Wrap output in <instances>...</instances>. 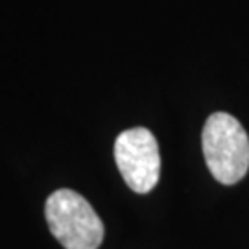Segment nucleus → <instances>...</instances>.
I'll use <instances>...</instances> for the list:
<instances>
[{
  "label": "nucleus",
  "instance_id": "nucleus-1",
  "mask_svg": "<svg viewBox=\"0 0 249 249\" xmlns=\"http://www.w3.org/2000/svg\"><path fill=\"white\" fill-rule=\"evenodd\" d=\"M203 155L213 178L222 185H236L249 170V137L229 113L207 118L201 133Z\"/></svg>",
  "mask_w": 249,
  "mask_h": 249
},
{
  "label": "nucleus",
  "instance_id": "nucleus-3",
  "mask_svg": "<svg viewBox=\"0 0 249 249\" xmlns=\"http://www.w3.org/2000/svg\"><path fill=\"white\" fill-rule=\"evenodd\" d=\"M115 160L125 185L137 194H148L160 176V155L150 129L133 127L116 137Z\"/></svg>",
  "mask_w": 249,
  "mask_h": 249
},
{
  "label": "nucleus",
  "instance_id": "nucleus-2",
  "mask_svg": "<svg viewBox=\"0 0 249 249\" xmlns=\"http://www.w3.org/2000/svg\"><path fill=\"white\" fill-rule=\"evenodd\" d=\"M45 216L53 238L65 249H98L104 240V223L96 211L74 190H55L46 199Z\"/></svg>",
  "mask_w": 249,
  "mask_h": 249
}]
</instances>
